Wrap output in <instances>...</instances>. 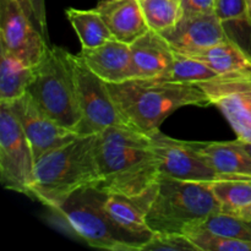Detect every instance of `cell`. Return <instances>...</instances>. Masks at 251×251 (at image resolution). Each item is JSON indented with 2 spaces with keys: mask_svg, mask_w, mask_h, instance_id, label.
Returning a JSON list of instances; mask_svg holds the SVG:
<instances>
[{
  "mask_svg": "<svg viewBox=\"0 0 251 251\" xmlns=\"http://www.w3.org/2000/svg\"><path fill=\"white\" fill-rule=\"evenodd\" d=\"M98 183L109 194L136 196L158 183L159 159L146 132L127 125L109 126L96 136Z\"/></svg>",
  "mask_w": 251,
  "mask_h": 251,
  "instance_id": "6da1fadb",
  "label": "cell"
},
{
  "mask_svg": "<svg viewBox=\"0 0 251 251\" xmlns=\"http://www.w3.org/2000/svg\"><path fill=\"white\" fill-rule=\"evenodd\" d=\"M110 93L129 126L152 134L176 109L188 105L208 107L206 93L194 83L159 78H132L108 83Z\"/></svg>",
  "mask_w": 251,
  "mask_h": 251,
  "instance_id": "7a4b0ae2",
  "label": "cell"
},
{
  "mask_svg": "<svg viewBox=\"0 0 251 251\" xmlns=\"http://www.w3.org/2000/svg\"><path fill=\"white\" fill-rule=\"evenodd\" d=\"M96 135L76 139L36 159L29 198L53 208L86 185L98 183Z\"/></svg>",
  "mask_w": 251,
  "mask_h": 251,
  "instance_id": "3957f363",
  "label": "cell"
},
{
  "mask_svg": "<svg viewBox=\"0 0 251 251\" xmlns=\"http://www.w3.org/2000/svg\"><path fill=\"white\" fill-rule=\"evenodd\" d=\"M217 212L221 206L211 183L179 180L161 174L146 221L153 233L188 234Z\"/></svg>",
  "mask_w": 251,
  "mask_h": 251,
  "instance_id": "277c9868",
  "label": "cell"
},
{
  "mask_svg": "<svg viewBox=\"0 0 251 251\" xmlns=\"http://www.w3.org/2000/svg\"><path fill=\"white\" fill-rule=\"evenodd\" d=\"M107 194L96 184L74 191L58 206L48 208L51 223L92 248L135 251L105 210Z\"/></svg>",
  "mask_w": 251,
  "mask_h": 251,
  "instance_id": "5b68a950",
  "label": "cell"
},
{
  "mask_svg": "<svg viewBox=\"0 0 251 251\" xmlns=\"http://www.w3.org/2000/svg\"><path fill=\"white\" fill-rule=\"evenodd\" d=\"M27 93L47 115L76 132L81 122V110L66 49L49 47L44 58L34 68V77Z\"/></svg>",
  "mask_w": 251,
  "mask_h": 251,
  "instance_id": "8992f818",
  "label": "cell"
},
{
  "mask_svg": "<svg viewBox=\"0 0 251 251\" xmlns=\"http://www.w3.org/2000/svg\"><path fill=\"white\" fill-rule=\"evenodd\" d=\"M76 93L81 110V122L76 129L78 136L100 134L115 125H127L118 108L108 83L98 77L83 61L80 54L69 53Z\"/></svg>",
  "mask_w": 251,
  "mask_h": 251,
  "instance_id": "52a82bcc",
  "label": "cell"
},
{
  "mask_svg": "<svg viewBox=\"0 0 251 251\" xmlns=\"http://www.w3.org/2000/svg\"><path fill=\"white\" fill-rule=\"evenodd\" d=\"M31 144L9 103L0 102V183L7 190L28 196L34 180Z\"/></svg>",
  "mask_w": 251,
  "mask_h": 251,
  "instance_id": "ba28073f",
  "label": "cell"
},
{
  "mask_svg": "<svg viewBox=\"0 0 251 251\" xmlns=\"http://www.w3.org/2000/svg\"><path fill=\"white\" fill-rule=\"evenodd\" d=\"M196 85L227 119L237 140L251 144V69L220 74Z\"/></svg>",
  "mask_w": 251,
  "mask_h": 251,
  "instance_id": "9c48e42d",
  "label": "cell"
},
{
  "mask_svg": "<svg viewBox=\"0 0 251 251\" xmlns=\"http://www.w3.org/2000/svg\"><path fill=\"white\" fill-rule=\"evenodd\" d=\"M159 159V173L186 181H212L225 179L199 150L195 142L172 139L161 130L149 134Z\"/></svg>",
  "mask_w": 251,
  "mask_h": 251,
  "instance_id": "30bf717a",
  "label": "cell"
},
{
  "mask_svg": "<svg viewBox=\"0 0 251 251\" xmlns=\"http://www.w3.org/2000/svg\"><path fill=\"white\" fill-rule=\"evenodd\" d=\"M49 47L16 0H0V48L36 68Z\"/></svg>",
  "mask_w": 251,
  "mask_h": 251,
  "instance_id": "8fae6325",
  "label": "cell"
},
{
  "mask_svg": "<svg viewBox=\"0 0 251 251\" xmlns=\"http://www.w3.org/2000/svg\"><path fill=\"white\" fill-rule=\"evenodd\" d=\"M9 104L16 114L31 144L36 159L46 152L56 149L78 136L74 130L61 126L47 115L28 93L12 100Z\"/></svg>",
  "mask_w": 251,
  "mask_h": 251,
  "instance_id": "7c38bea8",
  "label": "cell"
},
{
  "mask_svg": "<svg viewBox=\"0 0 251 251\" xmlns=\"http://www.w3.org/2000/svg\"><path fill=\"white\" fill-rule=\"evenodd\" d=\"M156 190L157 184L141 195L127 196L108 193L105 198L104 206L110 220L131 243L135 251H142L153 235L146 217Z\"/></svg>",
  "mask_w": 251,
  "mask_h": 251,
  "instance_id": "4fadbf2b",
  "label": "cell"
},
{
  "mask_svg": "<svg viewBox=\"0 0 251 251\" xmlns=\"http://www.w3.org/2000/svg\"><path fill=\"white\" fill-rule=\"evenodd\" d=\"M176 53L194 55L228 41L216 12L181 16L173 28L162 32Z\"/></svg>",
  "mask_w": 251,
  "mask_h": 251,
  "instance_id": "5bb4252c",
  "label": "cell"
},
{
  "mask_svg": "<svg viewBox=\"0 0 251 251\" xmlns=\"http://www.w3.org/2000/svg\"><path fill=\"white\" fill-rule=\"evenodd\" d=\"M86 65L107 83H120L135 78L130 44L117 38L78 53Z\"/></svg>",
  "mask_w": 251,
  "mask_h": 251,
  "instance_id": "9a60e30c",
  "label": "cell"
},
{
  "mask_svg": "<svg viewBox=\"0 0 251 251\" xmlns=\"http://www.w3.org/2000/svg\"><path fill=\"white\" fill-rule=\"evenodd\" d=\"M135 78H162L176 60V50L159 32L149 29L130 44Z\"/></svg>",
  "mask_w": 251,
  "mask_h": 251,
  "instance_id": "2e32d148",
  "label": "cell"
},
{
  "mask_svg": "<svg viewBox=\"0 0 251 251\" xmlns=\"http://www.w3.org/2000/svg\"><path fill=\"white\" fill-rule=\"evenodd\" d=\"M113 37L131 44L150 29L139 0H98L95 7Z\"/></svg>",
  "mask_w": 251,
  "mask_h": 251,
  "instance_id": "e0dca14e",
  "label": "cell"
},
{
  "mask_svg": "<svg viewBox=\"0 0 251 251\" xmlns=\"http://www.w3.org/2000/svg\"><path fill=\"white\" fill-rule=\"evenodd\" d=\"M195 144L225 179H251V153L239 140Z\"/></svg>",
  "mask_w": 251,
  "mask_h": 251,
  "instance_id": "ac0fdd59",
  "label": "cell"
},
{
  "mask_svg": "<svg viewBox=\"0 0 251 251\" xmlns=\"http://www.w3.org/2000/svg\"><path fill=\"white\" fill-rule=\"evenodd\" d=\"M216 14L228 41L251 58V10L247 0H217Z\"/></svg>",
  "mask_w": 251,
  "mask_h": 251,
  "instance_id": "d6986e66",
  "label": "cell"
},
{
  "mask_svg": "<svg viewBox=\"0 0 251 251\" xmlns=\"http://www.w3.org/2000/svg\"><path fill=\"white\" fill-rule=\"evenodd\" d=\"M33 77L34 68L0 48V102L10 103L26 95Z\"/></svg>",
  "mask_w": 251,
  "mask_h": 251,
  "instance_id": "ffe728a7",
  "label": "cell"
},
{
  "mask_svg": "<svg viewBox=\"0 0 251 251\" xmlns=\"http://www.w3.org/2000/svg\"><path fill=\"white\" fill-rule=\"evenodd\" d=\"M65 15L75 29L82 49H92L113 38L112 32L96 9L80 10L75 7L65 10Z\"/></svg>",
  "mask_w": 251,
  "mask_h": 251,
  "instance_id": "44dd1931",
  "label": "cell"
},
{
  "mask_svg": "<svg viewBox=\"0 0 251 251\" xmlns=\"http://www.w3.org/2000/svg\"><path fill=\"white\" fill-rule=\"evenodd\" d=\"M190 56L202 60L218 75L251 69L250 56L230 41L221 42Z\"/></svg>",
  "mask_w": 251,
  "mask_h": 251,
  "instance_id": "7402d4cb",
  "label": "cell"
},
{
  "mask_svg": "<svg viewBox=\"0 0 251 251\" xmlns=\"http://www.w3.org/2000/svg\"><path fill=\"white\" fill-rule=\"evenodd\" d=\"M221 212L243 216L251 208V179H221L211 183Z\"/></svg>",
  "mask_w": 251,
  "mask_h": 251,
  "instance_id": "603a6c76",
  "label": "cell"
},
{
  "mask_svg": "<svg viewBox=\"0 0 251 251\" xmlns=\"http://www.w3.org/2000/svg\"><path fill=\"white\" fill-rule=\"evenodd\" d=\"M150 29L166 32L173 28L183 16L181 4L176 0H139Z\"/></svg>",
  "mask_w": 251,
  "mask_h": 251,
  "instance_id": "cb8c5ba5",
  "label": "cell"
},
{
  "mask_svg": "<svg viewBox=\"0 0 251 251\" xmlns=\"http://www.w3.org/2000/svg\"><path fill=\"white\" fill-rule=\"evenodd\" d=\"M217 75L218 74L215 70H212L207 64L203 63L200 59L176 51V60H174L172 71L159 80L196 85L199 82L211 80Z\"/></svg>",
  "mask_w": 251,
  "mask_h": 251,
  "instance_id": "d4e9b609",
  "label": "cell"
},
{
  "mask_svg": "<svg viewBox=\"0 0 251 251\" xmlns=\"http://www.w3.org/2000/svg\"><path fill=\"white\" fill-rule=\"evenodd\" d=\"M200 227L215 234L251 243V218L247 216L217 212L207 218Z\"/></svg>",
  "mask_w": 251,
  "mask_h": 251,
  "instance_id": "484cf974",
  "label": "cell"
},
{
  "mask_svg": "<svg viewBox=\"0 0 251 251\" xmlns=\"http://www.w3.org/2000/svg\"><path fill=\"white\" fill-rule=\"evenodd\" d=\"M186 235L201 251H251L250 242L215 234L202 227L194 228Z\"/></svg>",
  "mask_w": 251,
  "mask_h": 251,
  "instance_id": "4316f807",
  "label": "cell"
},
{
  "mask_svg": "<svg viewBox=\"0 0 251 251\" xmlns=\"http://www.w3.org/2000/svg\"><path fill=\"white\" fill-rule=\"evenodd\" d=\"M142 251H201L191 238L181 233H153Z\"/></svg>",
  "mask_w": 251,
  "mask_h": 251,
  "instance_id": "83f0119b",
  "label": "cell"
},
{
  "mask_svg": "<svg viewBox=\"0 0 251 251\" xmlns=\"http://www.w3.org/2000/svg\"><path fill=\"white\" fill-rule=\"evenodd\" d=\"M183 16L216 12L217 0H181Z\"/></svg>",
  "mask_w": 251,
  "mask_h": 251,
  "instance_id": "f1b7e54d",
  "label": "cell"
},
{
  "mask_svg": "<svg viewBox=\"0 0 251 251\" xmlns=\"http://www.w3.org/2000/svg\"><path fill=\"white\" fill-rule=\"evenodd\" d=\"M32 7H33L34 15L39 24V29L43 34L44 38L49 42L48 33V22H47V11H46V0H31Z\"/></svg>",
  "mask_w": 251,
  "mask_h": 251,
  "instance_id": "f546056e",
  "label": "cell"
},
{
  "mask_svg": "<svg viewBox=\"0 0 251 251\" xmlns=\"http://www.w3.org/2000/svg\"><path fill=\"white\" fill-rule=\"evenodd\" d=\"M16 1L19 2L20 6L22 7V10H24L25 14L27 15V17L31 20L32 24H33L34 26L39 29V24L36 19V15H34L33 7H32V4H31V0H16ZM39 31H41V29H39Z\"/></svg>",
  "mask_w": 251,
  "mask_h": 251,
  "instance_id": "4dcf8cb0",
  "label": "cell"
},
{
  "mask_svg": "<svg viewBox=\"0 0 251 251\" xmlns=\"http://www.w3.org/2000/svg\"><path fill=\"white\" fill-rule=\"evenodd\" d=\"M243 145H244V146H245V149H247L248 151H249L250 153H251V144H243Z\"/></svg>",
  "mask_w": 251,
  "mask_h": 251,
  "instance_id": "1f68e13d",
  "label": "cell"
},
{
  "mask_svg": "<svg viewBox=\"0 0 251 251\" xmlns=\"http://www.w3.org/2000/svg\"><path fill=\"white\" fill-rule=\"evenodd\" d=\"M243 216H247V217H250L251 218V208H250L249 211H247V212H245Z\"/></svg>",
  "mask_w": 251,
  "mask_h": 251,
  "instance_id": "d6a6232c",
  "label": "cell"
},
{
  "mask_svg": "<svg viewBox=\"0 0 251 251\" xmlns=\"http://www.w3.org/2000/svg\"><path fill=\"white\" fill-rule=\"evenodd\" d=\"M247 2H248V5H249V7H250V10H251V0H247Z\"/></svg>",
  "mask_w": 251,
  "mask_h": 251,
  "instance_id": "836d02e7",
  "label": "cell"
},
{
  "mask_svg": "<svg viewBox=\"0 0 251 251\" xmlns=\"http://www.w3.org/2000/svg\"><path fill=\"white\" fill-rule=\"evenodd\" d=\"M176 1H179V2H181V0H176Z\"/></svg>",
  "mask_w": 251,
  "mask_h": 251,
  "instance_id": "e575fe53",
  "label": "cell"
}]
</instances>
